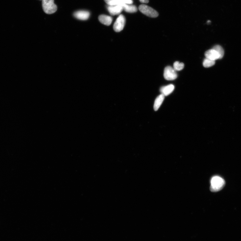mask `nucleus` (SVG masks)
Here are the masks:
<instances>
[{
	"label": "nucleus",
	"instance_id": "14",
	"mask_svg": "<svg viewBox=\"0 0 241 241\" xmlns=\"http://www.w3.org/2000/svg\"><path fill=\"white\" fill-rule=\"evenodd\" d=\"M212 49L217 51L220 55V59L223 58L224 55V52L223 48L221 46L216 45L214 46Z\"/></svg>",
	"mask_w": 241,
	"mask_h": 241
},
{
	"label": "nucleus",
	"instance_id": "4",
	"mask_svg": "<svg viewBox=\"0 0 241 241\" xmlns=\"http://www.w3.org/2000/svg\"><path fill=\"white\" fill-rule=\"evenodd\" d=\"M164 78L168 81H172L176 79L177 76L176 71L171 66L166 67L164 71Z\"/></svg>",
	"mask_w": 241,
	"mask_h": 241
},
{
	"label": "nucleus",
	"instance_id": "12",
	"mask_svg": "<svg viewBox=\"0 0 241 241\" xmlns=\"http://www.w3.org/2000/svg\"><path fill=\"white\" fill-rule=\"evenodd\" d=\"M165 96L161 94L156 98L154 105V109L155 111H157L160 108L165 99Z\"/></svg>",
	"mask_w": 241,
	"mask_h": 241
},
{
	"label": "nucleus",
	"instance_id": "9",
	"mask_svg": "<svg viewBox=\"0 0 241 241\" xmlns=\"http://www.w3.org/2000/svg\"><path fill=\"white\" fill-rule=\"evenodd\" d=\"M174 89V85L170 84L161 87L160 92L161 94L165 96H167L171 94Z\"/></svg>",
	"mask_w": 241,
	"mask_h": 241
},
{
	"label": "nucleus",
	"instance_id": "18",
	"mask_svg": "<svg viewBox=\"0 0 241 241\" xmlns=\"http://www.w3.org/2000/svg\"><path fill=\"white\" fill-rule=\"evenodd\" d=\"M142 3H148L149 2V0H139Z\"/></svg>",
	"mask_w": 241,
	"mask_h": 241
},
{
	"label": "nucleus",
	"instance_id": "11",
	"mask_svg": "<svg viewBox=\"0 0 241 241\" xmlns=\"http://www.w3.org/2000/svg\"><path fill=\"white\" fill-rule=\"evenodd\" d=\"M126 12L129 13H135L138 12V8L135 5L123 3L120 5Z\"/></svg>",
	"mask_w": 241,
	"mask_h": 241
},
{
	"label": "nucleus",
	"instance_id": "16",
	"mask_svg": "<svg viewBox=\"0 0 241 241\" xmlns=\"http://www.w3.org/2000/svg\"><path fill=\"white\" fill-rule=\"evenodd\" d=\"M106 4L109 6H114L121 4L122 2L120 0H104Z\"/></svg>",
	"mask_w": 241,
	"mask_h": 241
},
{
	"label": "nucleus",
	"instance_id": "10",
	"mask_svg": "<svg viewBox=\"0 0 241 241\" xmlns=\"http://www.w3.org/2000/svg\"><path fill=\"white\" fill-rule=\"evenodd\" d=\"M98 20L101 23L104 25L109 26L111 25L113 18L111 16L102 15L98 16Z\"/></svg>",
	"mask_w": 241,
	"mask_h": 241
},
{
	"label": "nucleus",
	"instance_id": "5",
	"mask_svg": "<svg viewBox=\"0 0 241 241\" xmlns=\"http://www.w3.org/2000/svg\"><path fill=\"white\" fill-rule=\"evenodd\" d=\"M125 23L126 19L124 16L122 14L120 15L114 24V31L117 32L122 31L124 28Z\"/></svg>",
	"mask_w": 241,
	"mask_h": 241
},
{
	"label": "nucleus",
	"instance_id": "17",
	"mask_svg": "<svg viewBox=\"0 0 241 241\" xmlns=\"http://www.w3.org/2000/svg\"><path fill=\"white\" fill-rule=\"evenodd\" d=\"M120 1L123 3L129 4H132L133 3L132 0H120Z\"/></svg>",
	"mask_w": 241,
	"mask_h": 241
},
{
	"label": "nucleus",
	"instance_id": "6",
	"mask_svg": "<svg viewBox=\"0 0 241 241\" xmlns=\"http://www.w3.org/2000/svg\"><path fill=\"white\" fill-rule=\"evenodd\" d=\"M90 15V13L85 10L78 11L73 13V16L75 18L81 20H87Z\"/></svg>",
	"mask_w": 241,
	"mask_h": 241
},
{
	"label": "nucleus",
	"instance_id": "13",
	"mask_svg": "<svg viewBox=\"0 0 241 241\" xmlns=\"http://www.w3.org/2000/svg\"><path fill=\"white\" fill-rule=\"evenodd\" d=\"M215 63V61L206 58L204 60L203 65L205 68H208L213 66Z\"/></svg>",
	"mask_w": 241,
	"mask_h": 241
},
{
	"label": "nucleus",
	"instance_id": "8",
	"mask_svg": "<svg viewBox=\"0 0 241 241\" xmlns=\"http://www.w3.org/2000/svg\"><path fill=\"white\" fill-rule=\"evenodd\" d=\"M205 55L206 58L214 60L220 59V55L216 50L212 49L205 52Z\"/></svg>",
	"mask_w": 241,
	"mask_h": 241
},
{
	"label": "nucleus",
	"instance_id": "19",
	"mask_svg": "<svg viewBox=\"0 0 241 241\" xmlns=\"http://www.w3.org/2000/svg\"><path fill=\"white\" fill-rule=\"evenodd\" d=\"M41 1H43V0H41Z\"/></svg>",
	"mask_w": 241,
	"mask_h": 241
},
{
	"label": "nucleus",
	"instance_id": "2",
	"mask_svg": "<svg viewBox=\"0 0 241 241\" xmlns=\"http://www.w3.org/2000/svg\"><path fill=\"white\" fill-rule=\"evenodd\" d=\"M42 6L44 11L47 14H52L57 9V5L54 3V0H43Z\"/></svg>",
	"mask_w": 241,
	"mask_h": 241
},
{
	"label": "nucleus",
	"instance_id": "1",
	"mask_svg": "<svg viewBox=\"0 0 241 241\" xmlns=\"http://www.w3.org/2000/svg\"><path fill=\"white\" fill-rule=\"evenodd\" d=\"M225 181L221 177L215 176L211 180L210 189L212 192H217L221 190L225 185Z\"/></svg>",
	"mask_w": 241,
	"mask_h": 241
},
{
	"label": "nucleus",
	"instance_id": "3",
	"mask_svg": "<svg viewBox=\"0 0 241 241\" xmlns=\"http://www.w3.org/2000/svg\"><path fill=\"white\" fill-rule=\"evenodd\" d=\"M139 9L143 14L150 18H157L159 15L157 11L146 5L142 4L139 5Z\"/></svg>",
	"mask_w": 241,
	"mask_h": 241
},
{
	"label": "nucleus",
	"instance_id": "7",
	"mask_svg": "<svg viewBox=\"0 0 241 241\" xmlns=\"http://www.w3.org/2000/svg\"><path fill=\"white\" fill-rule=\"evenodd\" d=\"M107 9L110 14L112 16L118 15L122 12L123 10V7L121 5H118L114 6H109L107 7Z\"/></svg>",
	"mask_w": 241,
	"mask_h": 241
},
{
	"label": "nucleus",
	"instance_id": "15",
	"mask_svg": "<svg viewBox=\"0 0 241 241\" xmlns=\"http://www.w3.org/2000/svg\"><path fill=\"white\" fill-rule=\"evenodd\" d=\"M184 67V64L183 63H180L179 61L175 62L174 64V68L176 71H179L183 69Z\"/></svg>",
	"mask_w": 241,
	"mask_h": 241
}]
</instances>
